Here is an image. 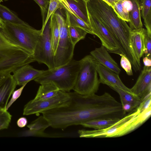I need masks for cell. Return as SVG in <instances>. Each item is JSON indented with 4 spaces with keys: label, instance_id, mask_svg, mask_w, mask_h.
I'll use <instances>...</instances> for the list:
<instances>
[{
    "label": "cell",
    "instance_id": "cell-6",
    "mask_svg": "<svg viewBox=\"0 0 151 151\" xmlns=\"http://www.w3.org/2000/svg\"><path fill=\"white\" fill-rule=\"evenodd\" d=\"M80 60V68L73 90L83 95L95 94L100 84L96 67V60L91 55Z\"/></svg>",
    "mask_w": 151,
    "mask_h": 151
},
{
    "label": "cell",
    "instance_id": "cell-2",
    "mask_svg": "<svg viewBox=\"0 0 151 151\" xmlns=\"http://www.w3.org/2000/svg\"><path fill=\"white\" fill-rule=\"evenodd\" d=\"M151 106L140 113L137 109L135 111L119 120L109 127L98 130H79L80 137L87 138H114L121 137L134 131L150 117Z\"/></svg>",
    "mask_w": 151,
    "mask_h": 151
},
{
    "label": "cell",
    "instance_id": "cell-4",
    "mask_svg": "<svg viewBox=\"0 0 151 151\" xmlns=\"http://www.w3.org/2000/svg\"><path fill=\"white\" fill-rule=\"evenodd\" d=\"M0 31L11 43L32 56L41 33L40 30L32 27L27 23L4 22Z\"/></svg>",
    "mask_w": 151,
    "mask_h": 151
},
{
    "label": "cell",
    "instance_id": "cell-8",
    "mask_svg": "<svg viewBox=\"0 0 151 151\" xmlns=\"http://www.w3.org/2000/svg\"><path fill=\"white\" fill-rule=\"evenodd\" d=\"M41 31L32 57L35 61L45 64L48 69H52L55 65L50 18L46 24L42 26Z\"/></svg>",
    "mask_w": 151,
    "mask_h": 151
},
{
    "label": "cell",
    "instance_id": "cell-12",
    "mask_svg": "<svg viewBox=\"0 0 151 151\" xmlns=\"http://www.w3.org/2000/svg\"><path fill=\"white\" fill-rule=\"evenodd\" d=\"M96 67L99 76V80L100 83L107 85H110L115 86L132 93L130 88L126 86L122 82L119 74L102 65L96 61Z\"/></svg>",
    "mask_w": 151,
    "mask_h": 151
},
{
    "label": "cell",
    "instance_id": "cell-28",
    "mask_svg": "<svg viewBox=\"0 0 151 151\" xmlns=\"http://www.w3.org/2000/svg\"><path fill=\"white\" fill-rule=\"evenodd\" d=\"M12 116L6 109L0 108V130L8 128Z\"/></svg>",
    "mask_w": 151,
    "mask_h": 151
},
{
    "label": "cell",
    "instance_id": "cell-39",
    "mask_svg": "<svg viewBox=\"0 0 151 151\" xmlns=\"http://www.w3.org/2000/svg\"><path fill=\"white\" fill-rule=\"evenodd\" d=\"M112 7L115 4L121 0H103Z\"/></svg>",
    "mask_w": 151,
    "mask_h": 151
},
{
    "label": "cell",
    "instance_id": "cell-20",
    "mask_svg": "<svg viewBox=\"0 0 151 151\" xmlns=\"http://www.w3.org/2000/svg\"><path fill=\"white\" fill-rule=\"evenodd\" d=\"M35 98L34 101L48 99L55 96L60 91L53 84L50 83L40 84Z\"/></svg>",
    "mask_w": 151,
    "mask_h": 151
},
{
    "label": "cell",
    "instance_id": "cell-40",
    "mask_svg": "<svg viewBox=\"0 0 151 151\" xmlns=\"http://www.w3.org/2000/svg\"><path fill=\"white\" fill-rule=\"evenodd\" d=\"M0 24L3 25L4 22L0 19Z\"/></svg>",
    "mask_w": 151,
    "mask_h": 151
},
{
    "label": "cell",
    "instance_id": "cell-23",
    "mask_svg": "<svg viewBox=\"0 0 151 151\" xmlns=\"http://www.w3.org/2000/svg\"><path fill=\"white\" fill-rule=\"evenodd\" d=\"M132 8V4L130 0H121L114 6L113 8L121 19L129 22V12Z\"/></svg>",
    "mask_w": 151,
    "mask_h": 151
},
{
    "label": "cell",
    "instance_id": "cell-9",
    "mask_svg": "<svg viewBox=\"0 0 151 151\" xmlns=\"http://www.w3.org/2000/svg\"><path fill=\"white\" fill-rule=\"evenodd\" d=\"M70 98L69 92L59 91L55 96L48 99L39 101L32 99L24 106L23 114L28 115L42 113L66 104Z\"/></svg>",
    "mask_w": 151,
    "mask_h": 151
},
{
    "label": "cell",
    "instance_id": "cell-5",
    "mask_svg": "<svg viewBox=\"0 0 151 151\" xmlns=\"http://www.w3.org/2000/svg\"><path fill=\"white\" fill-rule=\"evenodd\" d=\"M35 62L32 56L10 42L0 31V72L13 71Z\"/></svg>",
    "mask_w": 151,
    "mask_h": 151
},
{
    "label": "cell",
    "instance_id": "cell-30",
    "mask_svg": "<svg viewBox=\"0 0 151 151\" xmlns=\"http://www.w3.org/2000/svg\"><path fill=\"white\" fill-rule=\"evenodd\" d=\"M39 6L42 17V24L45 20L50 0H33Z\"/></svg>",
    "mask_w": 151,
    "mask_h": 151
},
{
    "label": "cell",
    "instance_id": "cell-33",
    "mask_svg": "<svg viewBox=\"0 0 151 151\" xmlns=\"http://www.w3.org/2000/svg\"><path fill=\"white\" fill-rule=\"evenodd\" d=\"M145 50L144 52L145 57L151 58V37L146 32L145 38Z\"/></svg>",
    "mask_w": 151,
    "mask_h": 151
},
{
    "label": "cell",
    "instance_id": "cell-7",
    "mask_svg": "<svg viewBox=\"0 0 151 151\" xmlns=\"http://www.w3.org/2000/svg\"><path fill=\"white\" fill-rule=\"evenodd\" d=\"M59 31V42L54 55L55 68L63 65L72 59L75 46L70 37L67 17L65 18L60 12L54 13Z\"/></svg>",
    "mask_w": 151,
    "mask_h": 151
},
{
    "label": "cell",
    "instance_id": "cell-38",
    "mask_svg": "<svg viewBox=\"0 0 151 151\" xmlns=\"http://www.w3.org/2000/svg\"><path fill=\"white\" fill-rule=\"evenodd\" d=\"M143 61L145 65L144 66L151 67V58L145 57L143 58Z\"/></svg>",
    "mask_w": 151,
    "mask_h": 151
},
{
    "label": "cell",
    "instance_id": "cell-11",
    "mask_svg": "<svg viewBox=\"0 0 151 151\" xmlns=\"http://www.w3.org/2000/svg\"><path fill=\"white\" fill-rule=\"evenodd\" d=\"M130 90L142 101L151 96V67H144L136 83Z\"/></svg>",
    "mask_w": 151,
    "mask_h": 151
},
{
    "label": "cell",
    "instance_id": "cell-17",
    "mask_svg": "<svg viewBox=\"0 0 151 151\" xmlns=\"http://www.w3.org/2000/svg\"><path fill=\"white\" fill-rule=\"evenodd\" d=\"M17 86L11 74L0 85V108L6 109L9 98Z\"/></svg>",
    "mask_w": 151,
    "mask_h": 151
},
{
    "label": "cell",
    "instance_id": "cell-36",
    "mask_svg": "<svg viewBox=\"0 0 151 151\" xmlns=\"http://www.w3.org/2000/svg\"><path fill=\"white\" fill-rule=\"evenodd\" d=\"M27 120L25 117H21L18 119L17 122V126L20 128H23L27 124Z\"/></svg>",
    "mask_w": 151,
    "mask_h": 151
},
{
    "label": "cell",
    "instance_id": "cell-19",
    "mask_svg": "<svg viewBox=\"0 0 151 151\" xmlns=\"http://www.w3.org/2000/svg\"><path fill=\"white\" fill-rule=\"evenodd\" d=\"M132 4V8L129 12L130 28L132 30L142 27L141 20L140 0H130Z\"/></svg>",
    "mask_w": 151,
    "mask_h": 151
},
{
    "label": "cell",
    "instance_id": "cell-21",
    "mask_svg": "<svg viewBox=\"0 0 151 151\" xmlns=\"http://www.w3.org/2000/svg\"><path fill=\"white\" fill-rule=\"evenodd\" d=\"M107 86L119 94L121 104L129 103L136 109L142 101L139 98L131 93L115 86L110 85Z\"/></svg>",
    "mask_w": 151,
    "mask_h": 151
},
{
    "label": "cell",
    "instance_id": "cell-15",
    "mask_svg": "<svg viewBox=\"0 0 151 151\" xmlns=\"http://www.w3.org/2000/svg\"><path fill=\"white\" fill-rule=\"evenodd\" d=\"M146 30L142 27L132 29L130 32V40L132 48L137 61L140 63V59L145 50V38Z\"/></svg>",
    "mask_w": 151,
    "mask_h": 151
},
{
    "label": "cell",
    "instance_id": "cell-29",
    "mask_svg": "<svg viewBox=\"0 0 151 151\" xmlns=\"http://www.w3.org/2000/svg\"><path fill=\"white\" fill-rule=\"evenodd\" d=\"M61 7L59 0H50L46 19L42 26L46 24L51 15L55 12L57 9Z\"/></svg>",
    "mask_w": 151,
    "mask_h": 151
},
{
    "label": "cell",
    "instance_id": "cell-16",
    "mask_svg": "<svg viewBox=\"0 0 151 151\" xmlns=\"http://www.w3.org/2000/svg\"><path fill=\"white\" fill-rule=\"evenodd\" d=\"M64 0L75 15L91 27L86 2L84 0Z\"/></svg>",
    "mask_w": 151,
    "mask_h": 151
},
{
    "label": "cell",
    "instance_id": "cell-31",
    "mask_svg": "<svg viewBox=\"0 0 151 151\" xmlns=\"http://www.w3.org/2000/svg\"><path fill=\"white\" fill-rule=\"evenodd\" d=\"M120 65L122 68L125 70L129 76L133 75L132 66L128 59L124 55L121 56Z\"/></svg>",
    "mask_w": 151,
    "mask_h": 151
},
{
    "label": "cell",
    "instance_id": "cell-10",
    "mask_svg": "<svg viewBox=\"0 0 151 151\" xmlns=\"http://www.w3.org/2000/svg\"><path fill=\"white\" fill-rule=\"evenodd\" d=\"M88 16L93 35L99 38L102 45L110 52L121 56L124 55L112 36L103 24L94 16L89 14Z\"/></svg>",
    "mask_w": 151,
    "mask_h": 151
},
{
    "label": "cell",
    "instance_id": "cell-3",
    "mask_svg": "<svg viewBox=\"0 0 151 151\" xmlns=\"http://www.w3.org/2000/svg\"><path fill=\"white\" fill-rule=\"evenodd\" d=\"M80 67V60L72 59L61 66L44 70L34 80L40 84L51 83L60 91L69 92L73 88Z\"/></svg>",
    "mask_w": 151,
    "mask_h": 151
},
{
    "label": "cell",
    "instance_id": "cell-37",
    "mask_svg": "<svg viewBox=\"0 0 151 151\" xmlns=\"http://www.w3.org/2000/svg\"><path fill=\"white\" fill-rule=\"evenodd\" d=\"M10 71L0 72V85L6 79L8 76L12 73Z\"/></svg>",
    "mask_w": 151,
    "mask_h": 151
},
{
    "label": "cell",
    "instance_id": "cell-26",
    "mask_svg": "<svg viewBox=\"0 0 151 151\" xmlns=\"http://www.w3.org/2000/svg\"><path fill=\"white\" fill-rule=\"evenodd\" d=\"M51 28L52 48L55 54L57 49L59 38V31L58 22L55 14L50 18Z\"/></svg>",
    "mask_w": 151,
    "mask_h": 151
},
{
    "label": "cell",
    "instance_id": "cell-43",
    "mask_svg": "<svg viewBox=\"0 0 151 151\" xmlns=\"http://www.w3.org/2000/svg\"><path fill=\"white\" fill-rule=\"evenodd\" d=\"M1 0V1H2V0H5V1H6V0Z\"/></svg>",
    "mask_w": 151,
    "mask_h": 151
},
{
    "label": "cell",
    "instance_id": "cell-34",
    "mask_svg": "<svg viewBox=\"0 0 151 151\" xmlns=\"http://www.w3.org/2000/svg\"><path fill=\"white\" fill-rule=\"evenodd\" d=\"M150 106H151V96L142 100L137 109L141 113Z\"/></svg>",
    "mask_w": 151,
    "mask_h": 151
},
{
    "label": "cell",
    "instance_id": "cell-14",
    "mask_svg": "<svg viewBox=\"0 0 151 151\" xmlns=\"http://www.w3.org/2000/svg\"><path fill=\"white\" fill-rule=\"evenodd\" d=\"M106 48L101 45L90 52L91 55L98 63L119 74L121 70Z\"/></svg>",
    "mask_w": 151,
    "mask_h": 151
},
{
    "label": "cell",
    "instance_id": "cell-41",
    "mask_svg": "<svg viewBox=\"0 0 151 151\" xmlns=\"http://www.w3.org/2000/svg\"><path fill=\"white\" fill-rule=\"evenodd\" d=\"M3 26V25L0 24V29H1L2 27Z\"/></svg>",
    "mask_w": 151,
    "mask_h": 151
},
{
    "label": "cell",
    "instance_id": "cell-24",
    "mask_svg": "<svg viewBox=\"0 0 151 151\" xmlns=\"http://www.w3.org/2000/svg\"><path fill=\"white\" fill-rule=\"evenodd\" d=\"M119 119H92L82 123L81 125L95 130L107 128L116 122Z\"/></svg>",
    "mask_w": 151,
    "mask_h": 151
},
{
    "label": "cell",
    "instance_id": "cell-32",
    "mask_svg": "<svg viewBox=\"0 0 151 151\" xmlns=\"http://www.w3.org/2000/svg\"><path fill=\"white\" fill-rule=\"evenodd\" d=\"M27 84L21 86L19 88L14 90L12 94V97L9 101L8 102L6 107V109L8 110L12 104L20 97L24 88Z\"/></svg>",
    "mask_w": 151,
    "mask_h": 151
},
{
    "label": "cell",
    "instance_id": "cell-42",
    "mask_svg": "<svg viewBox=\"0 0 151 151\" xmlns=\"http://www.w3.org/2000/svg\"><path fill=\"white\" fill-rule=\"evenodd\" d=\"M86 2H87V1H89V0H84Z\"/></svg>",
    "mask_w": 151,
    "mask_h": 151
},
{
    "label": "cell",
    "instance_id": "cell-13",
    "mask_svg": "<svg viewBox=\"0 0 151 151\" xmlns=\"http://www.w3.org/2000/svg\"><path fill=\"white\" fill-rule=\"evenodd\" d=\"M44 71L35 69L27 64L13 71L12 75L17 85L22 86L38 77Z\"/></svg>",
    "mask_w": 151,
    "mask_h": 151
},
{
    "label": "cell",
    "instance_id": "cell-18",
    "mask_svg": "<svg viewBox=\"0 0 151 151\" xmlns=\"http://www.w3.org/2000/svg\"><path fill=\"white\" fill-rule=\"evenodd\" d=\"M49 127L50 125L48 122L43 115L41 116L27 125L29 129L22 132V135L24 137H40Z\"/></svg>",
    "mask_w": 151,
    "mask_h": 151
},
{
    "label": "cell",
    "instance_id": "cell-1",
    "mask_svg": "<svg viewBox=\"0 0 151 151\" xmlns=\"http://www.w3.org/2000/svg\"><path fill=\"white\" fill-rule=\"evenodd\" d=\"M88 14L97 18L112 36L122 53L131 63L136 58L130 40L132 30L126 22L119 17L113 8L103 0L87 2Z\"/></svg>",
    "mask_w": 151,
    "mask_h": 151
},
{
    "label": "cell",
    "instance_id": "cell-25",
    "mask_svg": "<svg viewBox=\"0 0 151 151\" xmlns=\"http://www.w3.org/2000/svg\"><path fill=\"white\" fill-rule=\"evenodd\" d=\"M0 19L4 22L24 24L26 22L19 18L13 12L0 4Z\"/></svg>",
    "mask_w": 151,
    "mask_h": 151
},
{
    "label": "cell",
    "instance_id": "cell-35",
    "mask_svg": "<svg viewBox=\"0 0 151 151\" xmlns=\"http://www.w3.org/2000/svg\"><path fill=\"white\" fill-rule=\"evenodd\" d=\"M121 104L123 110L126 113L129 112L135 109L132 105L129 103H124Z\"/></svg>",
    "mask_w": 151,
    "mask_h": 151
},
{
    "label": "cell",
    "instance_id": "cell-22",
    "mask_svg": "<svg viewBox=\"0 0 151 151\" xmlns=\"http://www.w3.org/2000/svg\"><path fill=\"white\" fill-rule=\"evenodd\" d=\"M141 16L148 35L151 37V0H140Z\"/></svg>",
    "mask_w": 151,
    "mask_h": 151
},
{
    "label": "cell",
    "instance_id": "cell-27",
    "mask_svg": "<svg viewBox=\"0 0 151 151\" xmlns=\"http://www.w3.org/2000/svg\"><path fill=\"white\" fill-rule=\"evenodd\" d=\"M68 28L70 39L72 44L74 46L79 41L84 39L87 33L84 29L79 27L71 25L69 24Z\"/></svg>",
    "mask_w": 151,
    "mask_h": 151
}]
</instances>
